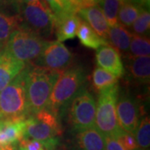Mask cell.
<instances>
[{
	"instance_id": "cell-37",
	"label": "cell",
	"mask_w": 150,
	"mask_h": 150,
	"mask_svg": "<svg viewBox=\"0 0 150 150\" xmlns=\"http://www.w3.org/2000/svg\"><path fill=\"white\" fill-rule=\"evenodd\" d=\"M16 150H27V149H24L23 147L20 146V145H17Z\"/></svg>"
},
{
	"instance_id": "cell-23",
	"label": "cell",
	"mask_w": 150,
	"mask_h": 150,
	"mask_svg": "<svg viewBox=\"0 0 150 150\" xmlns=\"http://www.w3.org/2000/svg\"><path fill=\"white\" fill-rule=\"evenodd\" d=\"M92 82L93 88L99 92L106 88L118 84V78L106 70L98 67L93 72Z\"/></svg>"
},
{
	"instance_id": "cell-28",
	"label": "cell",
	"mask_w": 150,
	"mask_h": 150,
	"mask_svg": "<svg viewBox=\"0 0 150 150\" xmlns=\"http://www.w3.org/2000/svg\"><path fill=\"white\" fill-rule=\"evenodd\" d=\"M115 139L120 143L125 150H139L133 134L122 130Z\"/></svg>"
},
{
	"instance_id": "cell-4",
	"label": "cell",
	"mask_w": 150,
	"mask_h": 150,
	"mask_svg": "<svg viewBox=\"0 0 150 150\" xmlns=\"http://www.w3.org/2000/svg\"><path fill=\"white\" fill-rule=\"evenodd\" d=\"M47 42L20 25L12 33L4 50L13 58L32 64L40 56Z\"/></svg>"
},
{
	"instance_id": "cell-33",
	"label": "cell",
	"mask_w": 150,
	"mask_h": 150,
	"mask_svg": "<svg viewBox=\"0 0 150 150\" xmlns=\"http://www.w3.org/2000/svg\"><path fill=\"white\" fill-rule=\"evenodd\" d=\"M129 2L133 3V4H135L137 5L140 6L142 8H148L149 7V2L150 0H128Z\"/></svg>"
},
{
	"instance_id": "cell-18",
	"label": "cell",
	"mask_w": 150,
	"mask_h": 150,
	"mask_svg": "<svg viewBox=\"0 0 150 150\" xmlns=\"http://www.w3.org/2000/svg\"><path fill=\"white\" fill-rule=\"evenodd\" d=\"M133 34L127 30L121 24H116L112 27H109L108 33L107 42L112 44V48L117 51L121 52L123 55L128 53L130 42Z\"/></svg>"
},
{
	"instance_id": "cell-25",
	"label": "cell",
	"mask_w": 150,
	"mask_h": 150,
	"mask_svg": "<svg viewBox=\"0 0 150 150\" xmlns=\"http://www.w3.org/2000/svg\"><path fill=\"white\" fill-rule=\"evenodd\" d=\"M121 0H100L97 4L102 10L103 16L109 27L118 24V13Z\"/></svg>"
},
{
	"instance_id": "cell-9",
	"label": "cell",
	"mask_w": 150,
	"mask_h": 150,
	"mask_svg": "<svg viewBox=\"0 0 150 150\" xmlns=\"http://www.w3.org/2000/svg\"><path fill=\"white\" fill-rule=\"evenodd\" d=\"M73 54L64 43L58 41H48L42 53L32 64L61 74L73 64Z\"/></svg>"
},
{
	"instance_id": "cell-24",
	"label": "cell",
	"mask_w": 150,
	"mask_h": 150,
	"mask_svg": "<svg viewBox=\"0 0 150 150\" xmlns=\"http://www.w3.org/2000/svg\"><path fill=\"white\" fill-rule=\"evenodd\" d=\"M137 145L139 150H149L150 146V118L149 116H144L134 134Z\"/></svg>"
},
{
	"instance_id": "cell-6",
	"label": "cell",
	"mask_w": 150,
	"mask_h": 150,
	"mask_svg": "<svg viewBox=\"0 0 150 150\" xmlns=\"http://www.w3.org/2000/svg\"><path fill=\"white\" fill-rule=\"evenodd\" d=\"M18 14L21 18V26L44 40L49 38L54 33L55 16L43 0L38 4H21Z\"/></svg>"
},
{
	"instance_id": "cell-19",
	"label": "cell",
	"mask_w": 150,
	"mask_h": 150,
	"mask_svg": "<svg viewBox=\"0 0 150 150\" xmlns=\"http://www.w3.org/2000/svg\"><path fill=\"white\" fill-rule=\"evenodd\" d=\"M21 23L19 14H10L0 11V50L4 49L12 33Z\"/></svg>"
},
{
	"instance_id": "cell-17",
	"label": "cell",
	"mask_w": 150,
	"mask_h": 150,
	"mask_svg": "<svg viewBox=\"0 0 150 150\" xmlns=\"http://www.w3.org/2000/svg\"><path fill=\"white\" fill-rule=\"evenodd\" d=\"M74 143L76 150H105L104 136L95 126L75 132Z\"/></svg>"
},
{
	"instance_id": "cell-22",
	"label": "cell",
	"mask_w": 150,
	"mask_h": 150,
	"mask_svg": "<svg viewBox=\"0 0 150 150\" xmlns=\"http://www.w3.org/2000/svg\"><path fill=\"white\" fill-rule=\"evenodd\" d=\"M150 55V41L147 36L133 34L128 53L124 57H145Z\"/></svg>"
},
{
	"instance_id": "cell-21",
	"label": "cell",
	"mask_w": 150,
	"mask_h": 150,
	"mask_svg": "<svg viewBox=\"0 0 150 150\" xmlns=\"http://www.w3.org/2000/svg\"><path fill=\"white\" fill-rule=\"evenodd\" d=\"M143 8H144L128 0H123L121 2V5L118 10V21L120 22L121 25L123 27H131L139 16Z\"/></svg>"
},
{
	"instance_id": "cell-29",
	"label": "cell",
	"mask_w": 150,
	"mask_h": 150,
	"mask_svg": "<svg viewBox=\"0 0 150 150\" xmlns=\"http://www.w3.org/2000/svg\"><path fill=\"white\" fill-rule=\"evenodd\" d=\"M18 145L23 147L27 150H46L42 141H37L28 138H23L18 143Z\"/></svg>"
},
{
	"instance_id": "cell-26",
	"label": "cell",
	"mask_w": 150,
	"mask_h": 150,
	"mask_svg": "<svg viewBox=\"0 0 150 150\" xmlns=\"http://www.w3.org/2000/svg\"><path fill=\"white\" fill-rule=\"evenodd\" d=\"M132 28L136 35L146 36V34L149 33L150 28V13L149 9L147 10L145 8L142 9L139 16L133 23Z\"/></svg>"
},
{
	"instance_id": "cell-38",
	"label": "cell",
	"mask_w": 150,
	"mask_h": 150,
	"mask_svg": "<svg viewBox=\"0 0 150 150\" xmlns=\"http://www.w3.org/2000/svg\"><path fill=\"white\" fill-rule=\"evenodd\" d=\"M121 1H123V0H121Z\"/></svg>"
},
{
	"instance_id": "cell-8",
	"label": "cell",
	"mask_w": 150,
	"mask_h": 150,
	"mask_svg": "<svg viewBox=\"0 0 150 150\" xmlns=\"http://www.w3.org/2000/svg\"><path fill=\"white\" fill-rule=\"evenodd\" d=\"M62 134L59 118L48 108L29 115L26 118V130L24 138L45 141L58 138Z\"/></svg>"
},
{
	"instance_id": "cell-34",
	"label": "cell",
	"mask_w": 150,
	"mask_h": 150,
	"mask_svg": "<svg viewBox=\"0 0 150 150\" xmlns=\"http://www.w3.org/2000/svg\"><path fill=\"white\" fill-rule=\"evenodd\" d=\"M100 2V0H83V7H88V6L97 5L98 3Z\"/></svg>"
},
{
	"instance_id": "cell-7",
	"label": "cell",
	"mask_w": 150,
	"mask_h": 150,
	"mask_svg": "<svg viewBox=\"0 0 150 150\" xmlns=\"http://www.w3.org/2000/svg\"><path fill=\"white\" fill-rule=\"evenodd\" d=\"M67 108L68 123L74 132L95 126L96 101L85 88L77 93Z\"/></svg>"
},
{
	"instance_id": "cell-1",
	"label": "cell",
	"mask_w": 150,
	"mask_h": 150,
	"mask_svg": "<svg viewBox=\"0 0 150 150\" xmlns=\"http://www.w3.org/2000/svg\"><path fill=\"white\" fill-rule=\"evenodd\" d=\"M28 116L46 108L54 83L60 74L35 64L24 69Z\"/></svg>"
},
{
	"instance_id": "cell-15",
	"label": "cell",
	"mask_w": 150,
	"mask_h": 150,
	"mask_svg": "<svg viewBox=\"0 0 150 150\" xmlns=\"http://www.w3.org/2000/svg\"><path fill=\"white\" fill-rule=\"evenodd\" d=\"M26 68V64L13 58L4 49L0 50V92Z\"/></svg>"
},
{
	"instance_id": "cell-11",
	"label": "cell",
	"mask_w": 150,
	"mask_h": 150,
	"mask_svg": "<svg viewBox=\"0 0 150 150\" xmlns=\"http://www.w3.org/2000/svg\"><path fill=\"white\" fill-rule=\"evenodd\" d=\"M27 118L20 117L0 120V148L18 144L25 136Z\"/></svg>"
},
{
	"instance_id": "cell-10",
	"label": "cell",
	"mask_w": 150,
	"mask_h": 150,
	"mask_svg": "<svg viewBox=\"0 0 150 150\" xmlns=\"http://www.w3.org/2000/svg\"><path fill=\"white\" fill-rule=\"evenodd\" d=\"M116 113L120 129L134 135L142 119L139 102L127 93L119 94L116 103Z\"/></svg>"
},
{
	"instance_id": "cell-32",
	"label": "cell",
	"mask_w": 150,
	"mask_h": 150,
	"mask_svg": "<svg viewBox=\"0 0 150 150\" xmlns=\"http://www.w3.org/2000/svg\"><path fill=\"white\" fill-rule=\"evenodd\" d=\"M66 1H68L77 11H79V9L83 7V0H66Z\"/></svg>"
},
{
	"instance_id": "cell-12",
	"label": "cell",
	"mask_w": 150,
	"mask_h": 150,
	"mask_svg": "<svg viewBox=\"0 0 150 150\" xmlns=\"http://www.w3.org/2000/svg\"><path fill=\"white\" fill-rule=\"evenodd\" d=\"M96 62L98 66L106 70L117 78L124 75V66L119 52L111 45L108 44L97 49Z\"/></svg>"
},
{
	"instance_id": "cell-5",
	"label": "cell",
	"mask_w": 150,
	"mask_h": 150,
	"mask_svg": "<svg viewBox=\"0 0 150 150\" xmlns=\"http://www.w3.org/2000/svg\"><path fill=\"white\" fill-rule=\"evenodd\" d=\"M28 117L24 70L0 92V120Z\"/></svg>"
},
{
	"instance_id": "cell-20",
	"label": "cell",
	"mask_w": 150,
	"mask_h": 150,
	"mask_svg": "<svg viewBox=\"0 0 150 150\" xmlns=\"http://www.w3.org/2000/svg\"><path fill=\"white\" fill-rule=\"evenodd\" d=\"M76 36H78L82 45L91 49L97 50L100 47L108 44L105 39L99 37L96 33L93 31V29L85 21L82 19L78 28Z\"/></svg>"
},
{
	"instance_id": "cell-14",
	"label": "cell",
	"mask_w": 150,
	"mask_h": 150,
	"mask_svg": "<svg viewBox=\"0 0 150 150\" xmlns=\"http://www.w3.org/2000/svg\"><path fill=\"white\" fill-rule=\"evenodd\" d=\"M81 18L76 13H63L55 16L54 33L58 42H64L76 37Z\"/></svg>"
},
{
	"instance_id": "cell-31",
	"label": "cell",
	"mask_w": 150,
	"mask_h": 150,
	"mask_svg": "<svg viewBox=\"0 0 150 150\" xmlns=\"http://www.w3.org/2000/svg\"><path fill=\"white\" fill-rule=\"evenodd\" d=\"M104 145L105 150H125L118 140L110 136L104 137Z\"/></svg>"
},
{
	"instance_id": "cell-27",
	"label": "cell",
	"mask_w": 150,
	"mask_h": 150,
	"mask_svg": "<svg viewBox=\"0 0 150 150\" xmlns=\"http://www.w3.org/2000/svg\"><path fill=\"white\" fill-rule=\"evenodd\" d=\"M50 9L54 13V16L63 13H78L73 6L66 0H43Z\"/></svg>"
},
{
	"instance_id": "cell-30",
	"label": "cell",
	"mask_w": 150,
	"mask_h": 150,
	"mask_svg": "<svg viewBox=\"0 0 150 150\" xmlns=\"http://www.w3.org/2000/svg\"><path fill=\"white\" fill-rule=\"evenodd\" d=\"M20 4L21 3L19 0H0V11L5 12L7 8H13L18 14Z\"/></svg>"
},
{
	"instance_id": "cell-16",
	"label": "cell",
	"mask_w": 150,
	"mask_h": 150,
	"mask_svg": "<svg viewBox=\"0 0 150 150\" xmlns=\"http://www.w3.org/2000/svg\"><path fill=\"white\" fill-rule=\"evenodd\" d=\"M77 14L81 17L99 37L107 41L109 26L98 6L93 5L82 8L79 9Z\"/></svg>"
},
{
	"instance_id": "cell-36",
	"label": "cell",
	"mask_w": 150,
	"mask_h": 150,
	"mask_svg": "<svg viewBox=\"0 0 150 150\" xmlns=\"http://www.w3.org/2000/svg\"><path fill=\"white\" fill-rule=\"evenodd\" d=\"M16 149L17 145H9V146L0 148V150H16Z\"/></svg>"
},
{
	"instance_id": "cell-35",
	"label": "cell",
	"mask_w": 150,
	"mask_h": 150,
	"mask_svg": "<svg viewBox=\"0 0 150 150\" xmlns=\"http://www.w3.org/2000/svg\"><path fill=\"white\" fill-rule=\"evenodd\" d=\"M21 4H38L41 3L42 0H19Z\"/></svg>"
},
{
	"instance_id": "cell-2",
	"label": "cell",
	"mask_w": 150,
	"mask_h": 150,
	"mask_svg": "<svg viewBox=\"0 0 150 150\" xmlns=\"http://www.w3.org/2000/svg\"><path fill=\"white\" fill-rule=\"evenodd\" d=\"M86 72L80 66H71L59 75L49 98L48 108L59 118L77 93L84 88Z\"/></svg>"
},
{
	"instance_id": "cell-13",
	"label": "cell",
	"mask_w": 150,
	"mask_h": 150,
	"mask_svg": "<svg viewBox=\"0 0 150 150\" xmlns=\"http://www.w3.org/2000/svg\"><path fill=\"white\" fill-rule=\"evenodd\" d=\"M126 76L134 84L147 85L150 81V57H124Z\"/></svg>"
},
{
	"instance_id": "cell-3",
	"label": "cell",
	"mask_w": 150,
	"mask_h": 150,
	"mask_svg": "<svg viewBox=\"0 0 150 150\" xmlns=\"http://www.w3.org/2000/svg\"><path fill=\"white\" fill-rule=\"evenodd\" d=\"M118 93V84L108 87L98 92L96 103L95 127L104 137L110 136L116 138L122 131L118 125L116 113Z\"/></svg>"
}]
</instances>
